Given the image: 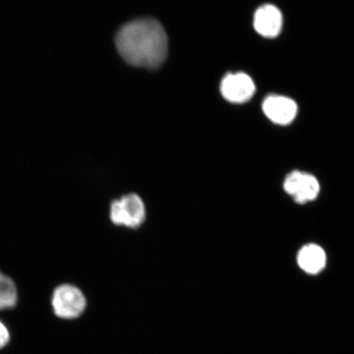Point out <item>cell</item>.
Returning a JSON list of instances; mask_svg holds the SVG:
<instances>
[{
  "label": "cell",
  "instance_id": "obj_1",
  "mask_svg": "<svg viewBox=\"0 0 354 354\" xmlns=\"http://www.w3.org/2000/svg\"><path fill=\"white\" fill-rule=\"evenodd\" d=\"M115 42L122 59L138 68H157L168 54L165 30L158 21L151 19L128 22L118 30Z\"/></svg>",
  "mask_w": 354,
  "mask_h": 354
},
{
  "label": "cell",
  "instance_id": "obj_2",
  "mask_svg": "<svg viewBox=\"0 0 354 354\" xmlns=\"http://www.w3.org/2000/svg\"><path fill=\"white\" fill-rule=\"evenodd\" d=\"M146 216L145 203L137 193L123 194L110 203L109 219L116 227L139 229L145 223Z\"/></svg>",
  "mask_w": 354,
  "mask_h": 354
},
{
  "label": "cell",
  "instance_id": "obj_3",
  "mask_svg": "<svg viewBox=\"0 0 354 354\" xmlns=\"http://www.w3.org/2000/svg\"><path fill=\"white\" fill-rule=\"evenodd\" d=\"M51 304L57 317L71 320L85 312L87 301L80 288L65 283L57 286L53 292Z\"/></svg>",
  "mask_w": 354,
  "mask_h": 354
},
{
  "label": "cell",
  "instance_id": "obj_4",
  "mask_svg": "<svg viewBox=\"0 0 354 354\" xmlns=\"http://www.w3.org/2000/svg\"><path fill=\"white\" fill-rule=\"evenodd\" d=\"M221 95L232 104H243L250 101L255 94L256 86L249 75L243 73H229L220 85Z\"/></svg>",
  "mask_w": 354,
  "mask_h": 354
},
{
  "label": "cell",
  "instance_id": "obj_5",
  "mask_svg": "<svg viewBox=\"0 0 354 354\" xmlns=\"http://www.w3.org/2000/svg\"><path fill=\"white\" fill-rule=\"evenodd\" d=\"M284 189L295 202L305 203L317 197L320 192V185L315 176L306 172L295 171L286 176Z\"/></svg>",
  "mask_w": 354,
  "mask_h": 354
},
{
  "label": "cell",
  "instance_id": "obj_6",
  "mask_svg": "<svg viewBox=\"0 0 354 354\" xmlns=\"http://www.w3.org/2000/svg\"><path fill=\"white\" fill-rule=\"evenodd\" d=\"M266 117L277 125H289L298 113V105L295 101L283 95H272L263 103Z\"/></svg>",
  "mask_w": 354,
  "mask_h": 354
},
{
  "label": "cell",
  "instance_id": "obj_7",
  "mask_svg": "<svg viewBox=\"0 0 354 354\" xmlns=\"http://www.w3.org/2000/svg\"><path fill=\"white\" fill-rule=\"evenodd\" d=\"M283 26L282 13L272 4H264L257 10L254 16V28L265 38H275Z\"/></svg>",
  "mask_w": 354,
  "mask_h": 354
},
{
  "label": "cell",
  "instance_id": "obj_8",
  "mask_svg": "<svg viewBox=\"0 0 354 354\" xmlns=\"http://www.w3.org/2000/svg\"><path fill=\"white\" fill-rule=\"evenodd\" d=\"M298 263L301 269L308 274L319 273L325 268L326 256L324 250L316 245H305L298 254Z\"/></svg>",
  "mask_w": 354,
  "mask_h": 354
},
{
  "label": "cell",
  "instance_id": "obj_9",
  "mask_svg": "<svg viewBox=\"0 0 354 354\" xmlns=\"http://www.w3.org/2000/svg\"><path fill=\"white\" fill-rule=\"evenodd\" d=\"M19 293L12 279L0 271V311L15 308Z\"/></svg>",
  "mask_w": 354,
  "mask_h": 354
},
{
  "label": "cell",
  "instance_id": "obj_10",
  "mask_svg": "<svg viewBox=\"0 0 354 354\" xmlns=\"http://www.w3.org/2000/svg\"><path fill=\"white\" fill-rule=\"evenodd\" d=\"M10 334L8 331L7 326L0 321V348L6 347L8 342H10Z\"/></svg>",
  "mask_w": 354,
  "mask_h": 354
}]
</instances>
